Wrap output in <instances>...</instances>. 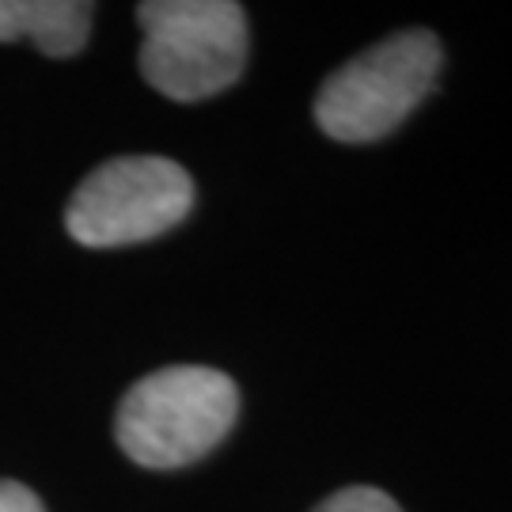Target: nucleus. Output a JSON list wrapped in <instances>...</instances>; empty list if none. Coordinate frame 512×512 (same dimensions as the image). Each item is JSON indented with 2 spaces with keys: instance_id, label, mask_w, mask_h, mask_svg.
<instances>
[{
  "instance_id": "obj_1",
  "label": "nucleus",
  "mask_w": 512,
  "mask_h": 512,
  "mask_svg": "<svg viewBox=\"0 0 512 512\" xmlns=\"http://www.w3.org/2000/svg\"><path fill=\"white\" fill-rule=\"evenodd\" d=\"M236 384L202 365L160 368L126 391L114 433L133 463L175 471L209 456L236 425Z\"/></svg>"
},
{
  "instance_id": "obj_2",
  "label": "nucleus",
  "mask_w": 512,
  "mask_h": 512,
  "mask_svg": "<svg viewBox=\"0 0 512 512\" xmlns=\"http://www.w3.org/2000/svg\"><path fill=\"white\" fill-rule=\"evenodd\" d=\"M141 73L175 103H198L232 88L247 65V12L236 0H148Z\"/></svg>"
},
{
  "instance_id": "obj_3",
  "label": "nucleus",
  "mask_w": 512,
  "mask_h": 512,
  "mask_svg": "<svg viewBox=\"0 0 512 512\" xmlns=\"http://www.w3.org/2000/svg\"><path fill=\"white\" fill-rule=\"evenodd\" d=\"M440 73V42L433 31H399L342 65L315 95L319 129L346 141H380L433 92Z\"/></svg>"
},
{
  "instance_id": "obj_4",
  "label": "nucleus",
  "mask_w": 512,
  "mask_h": 512,
  "mask_svg": "<svg viewBox=\"0 0 512 512\" xmlns=\"http://www.w3.org/2000/svg\"><path fill=\"white\" fill-rule=\"evenodd\" d=\"M194 205V183L164 156H122L76 186L65 228L84 247H126L164 236Z\"/></svg>"
},
{
  "instance_id": "obj_5",
  "label": "nucleus",
  "mask_w": 512,
  "mask_h": 512,
  "mask_svg": "<svg viewBox=\"0 0 512 512\" xmlns=\"http://www.w3.org/2000/svg\"><path fill=\"white\" fill-rule=\"evenodd\" d=\"M92 16L84 0H0V42L31 38L42 54L73 57L92 35Z\"/></svg>"
},
{
  "instance_id": "obj_6",
  "label": "nucleus",
  "mask_w": 512,
  "mask_h": 512,
  "mask_svg": "<svg viewBox=\"0 0 512 512\" xmlns=\"http://www.w3.org/2000/svg\"><path fill=\"white\" fill-rule=\"evenodd\" d=\"M311 512H403L384 490H372V486H349L330 494L323 505H315Z\"/></svg>"
},
{
  "instance_id": "obj_7",
  "label": "nucleus",
  "mask_w": 512,
  "mask_h": 512,
  "mask_svg": "<svg viewBox=\"0 0 512 512\" xmlns=\"http://www.w3.org/2000/svg\"><path fill=\"white\" fill-rule=\"evenodd\" d=\"M0 512H46V509H42V501L23 482L0 478Z\"/></svg>"
}]
</instances>
